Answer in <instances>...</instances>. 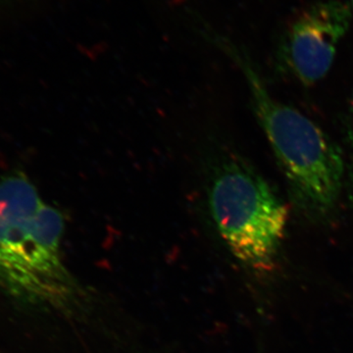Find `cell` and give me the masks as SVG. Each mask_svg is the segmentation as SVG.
I'll use <instances>...</instances> for the list:
<instances>
[{
  "mask_svg": "<svg viewBox=\"0 0 353 353\" xmlns=\"http://www.w3.org/2000/svg\"><path fill=\"white\" fill-rule=\"evenodd\" d=\"M59 210L41 201L23 174L0 181V290L21 303L57 304L69 285Z\"/></svg>",
  "mask_w": 353,
  "mask_h": 353,
  "instance_id": "1",
  "label": "cell"
},
{
  "mask_svg": "<svg viewBox=\"0 0 353 353\" xmlns=\"http://www.w3.org/2000/svg\"><path fill=\"white\" fill-rule=\"evenodd\" d=\"M296 208L314 220L328 217L345 190V159L336 143L301 111L269 92L250 61L234 51Z\"/></svg>",
  "mask_w": 353,
  "mask_h": 353,
  "instance_id": "2",
  "label": "cell"
},
{
  "mask_svg": "<svg viewBox=\"0 0 353 353\" xmlns=\"http://www.w3.org/2000/svg\"><path fill=\"white\" fill-rule=\"evenodd\" d=\"M221 236L236 259L260 273L275 267L289 210L266 180L240 158L217 164L208 189Z\"/></svg>",
  "mask_w": 353,
  "mask_h": 353,
  "instance_id": "3",
  "label": "cell"
},
{
  "mask_svg": "<svg viewBox=\"0 0 353 353\" xmlns=\"http://www.w3.org/2000/svg\"><path fill=\"white\" fill-rule=\"evenodd\" d=\"M352 17L347 3L326 0L309 6L292 21L283 37L280 57L299 82L312 85L328 74Z\"/></svg>",
  "mask_w": 353,
  "mask_h": 353,
  "instance_id": "4",
  "label": "cell"
},
{
  "mask_svg": "<svg viewBox=\"0 0 353 353\" xmlns=\"http://www.w3.org/2000/svg\"><path fill=\"white\" fill-rule=\"evenodd\" d=\"M345 143H347V157L345 158V190L350 203L353 204V90L345 122Z\"/></svg>",
  "mask_w": 353,
  "mask_h": 353,
  "instance_id": "5",
  "label": "cell"
},
{
  "mask_svg": "<svg viewBox=\"0 0 353 353\" xmlns=\"http://www.w3.org/2000/svg\"><path fill=\"white\" fill-rule=\"evenodd\" d=\"M350 4H352V6H350V8H352V11L353 12V0H350Z\"/></svg>",
  "mask_w": 353,
  "mask_h": 353,
  "instance_id": "6",
  "label": "cell"
}]
</instances>
